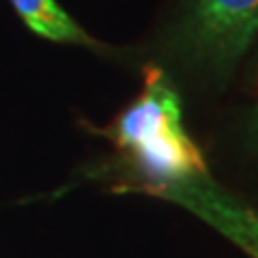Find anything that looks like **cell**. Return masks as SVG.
<instances>
[{
    "mask_svg": "<svg viewBox=\"0 0 258 258\" xmlns=\"http://www.w3.org/2000/svg\"><path fill=\"white\" fill-rule=\"evenodd\" d=\"M101 136L116 151L118 172L151 194L209 174L203 151L185 127L181 97L159 67L144 71L140 95Z\"/></svg>",
    "mask_w": 258,
    "mask_h": 258,
    "instance_id": "obj_1",
    "label": "cell"
},
{
    "mask_svg": "<svg viewBox=\"0 0 258 258\" xmlns=\"http://www.w3.org/2000/svg\"><path fill=\"white\" fill-rule=\"evenodd\" d=\"M258 37V0H185L166 32V54L213 80L237 69Z\"/></svg>",
    "mask_w": 258,
    "mask_h": 258,
    "instance_id": "obj_2",
    "label": "cell"
},
{
    "mask_svg": "<svg viewBox=\"0 0 258 258\" xmlns=\"http://www.w3.org/2000/svg\"><path fill=\"white\" fill-rule=\"evenodd\" d=\"M157 196L194 213L247 258H258V211L220 187L211 174L166 187Z\"/></svg>",
    "mask_w": 258,
    "mask_h": 258,
    "instance_id": "obj_3",
    "label": "cell"
},
{
    "mask_svg": "<svg viewBox=\"0 0 258 258\" xmlns=\"http://www.w3.org/2000/svg\"><path fill=\"white\" fill-rule=\"evenodd\" d=\"M15 15L22 20L32 35L45 39L50 43L62 45H80L91 52H108L106 43L97 41L88 35V30L71 18L60 7L58 0H9Z\"/></svg>",
    "mask_w": 258,
    "mask_h": 258,
    "instance_id": "obj_4",
    "label": "cell"
},
{
    "mask_svg": "<svg viewBox=\"0 0 258 258\" xmlns=\"http://www.w3.org/2000/svg\"><path fill=\"white\" fill-rule=\"evenodd\" d=\"M245 138H247V144H249V147H252L254 151H258V110H256L254 114L249 116V120H247Z\"/></svg>",
    "mask_w": 258,
    "mask_h": 258,
    "instance_id": "obj_5",
    "label": "cell"
}]
</instances>
